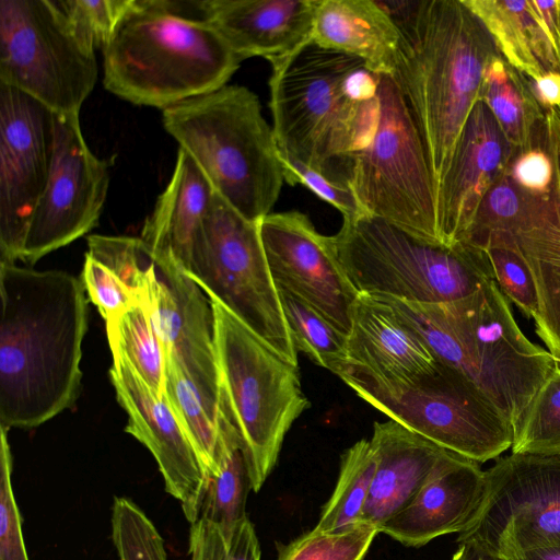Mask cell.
<instances>
[{
	"mask_svg": "<svg viewBox=\"0 0 560 560\" xmlns=\"http://www.w3.org/2000/svg\"><path fill=\"white\" fill-rule=\"evenodd\" d=\"M0 427L43 424L78 398L88 299L61 270L0 262Z\"/></svg>",
	"mask_w": 560,
	"mask_h": 560,
	"instance_id": "6da1fadb",
	"label": "cell"
},
{
	"mask_svg": "<svg viewBox=\"0 0 560 560\" xmlns=\"http://www.w3.org/2000/svg\"><path fill=\"white\" fill-rule=\"evenodd\" d=\"M400 32L392 77L422 140L434 187L498 47L463 0L378 1Z\"/></svg>",
	"mask_w": 560,
	"mask_h": 560,
	"instance_id": "7a4b0ae2",
	"label": "cell"
},
{
	"mask_svg": "<svg viewBox=\"0 0 560 560\" xmlns=\"http://www.w3.org/2000/svg\"><path fill=\"white\" fill-rule=\"evenodd\" d=\"M378 77L363 60L314 42L271 65L269 107L279 151L347 186L349 159L376 121Z\"/></svg>",
	"mask_w": 560,
	"mask_h": 560,
	"instance_id": "3957f363",
	"label": "cell"
},
{
	"mask_svg": "<svg viewBox=\"0 0 560 560\" xmlns=\"http://www.w3.org/2000/svg\"><path fill=\"white\" fill-rule=\"evenodd\" d=\"M376 300L389 304L436 360L469 378L512 428L557 363L522 332L493 279L452 302Z\"/></svg>",
	"mask_w": 560,
	"mask_h": 560,
	"instance_id": "277c9868",
	"label": "cell"
},
{
	"mask_svg": "<svg viewBox=\"0 0 560 560\" xmlns=\"http://www.w3.org/2000/svg\"><path fill=\"white\" fill-rule=\"evenodd\" d=\"M243 60L201 20L172 1L133 0L103 48V84L162 110L226 85Z\"/></svg>",
	"mask_w": 560,
	"mask_h": 560,
	"instance_id": "5b68a950",
	"label": "cell"
},
{
	"mask_svg": "<svg viewBox=\"0 0 560 560\" xmlns=\"http://www.w3.org/2000/svg\"><path fill=\"white\" fill-rule=\"evenodd\" d=\"M162 119L230 206L255 222L271 213L284 173L272 127L253 91L226 84L163 109Z\"/></svg>",
	"mask_w": 560,
	"mask_h": 560,
	"instance_id": "8992f818",
	"label": "cell"
},
{
	"mask_svg": "<svg viewBox=\"0 0 560 560\" xmlns=\"http://www.w3.org/2000/svg\"><path fill=\"white\" fill-rule=\"evenodd\" d=\"M329 240L354 290L370 298L445 303L464 299L493 279L481 248L428 241L363 213L343 218Z\"/></svg>",
	"mask_w": 560,
	"mask_h": 560,
	"instance_id": "52a82bcc",
	"label": "cell"
},
{
	"mask_svg": "<svg viewBox=\"0 0 560 560\" xmlns=\"http://www.w3.org/2000/svg\"><path fill=\"white\" fill-rule=\"evenodd\" d=\"M210 302L220 393L243 440L252 490L258 492L277 464L287 432L310 402L298 366L219 302Z\"/></svg>",
	"mask_w": 560,
	"mask_h": 560,
	"instance_id": "ba28073f",
	"label": "cell"
},
{
	"mask_svg": "<svg viewBox=\"0 0 560 560\" xmlns=\"http://www.w3.org/2000/svg\"><path fill=\"white\" fill-rule=\"evenodd\" d=\"M287 362L298 366L278 289L262 247L259 222L215 191L194 237L185 271Z\"/></svg>",
	"mask_w": 560,
	"mask_h": 560,
	"instance_id": "9c48e42d",
	"label": "cell"
},
{
	"mask_svg": "<svg viewBox=\"0 0 560 560\" xmlns=\"http://www.w3.org/2000/svg\"><path fill=\"white\" fill-rule=\"evenodd\" d=\"M377 97V117L370 137L349 159L347 186L363 214L441 243L427 153L390 74H380Z\"/></svg>",
	"mask_w": 560,
	"mask_h": 560,
	"instance_id": "30bf717a",
	"label": "cell"
},
{
	"mask_svg": "<svg viewBox=\"0 0 560 560\" xmlns=\"http://www.w3.org/2000/svg\"><path fill=\"white\" fill-rule=\"evenodd\" d=\"M94 43L59 0H0V83L79 114L97 80Z\"/></svg>",
	"mask_w": 560,
	"mask_h": 560,
	"instance_id": "8fae6325",
	"label": "cell"
},
{
	"mask_svg": "<svg viewBox=\"0 0 560 560\" xmlns=\"http://www.w3.org/2000/svg\"><path fill=\"white\" fill-rule=\"evenodd\" d=\"M362 399L410 431L477 463L512 446L513 428L485 394L458 370L438 360L411 383L348 384Z\"/></svg>",
	"mask_w": 560,
	"mask_h": 560,
	"instance_id": "7c38bea8",
	"label": "cell"
},
{
	"mask_svg": "<svg viewBox=\"0 0 560 560\" xmlns=\"http://www.w3.org/2000/svg\"><path fill=\"white\" fill-rule=\"evenodd\" d=\"M487 489L457 541L476 540L506 556L560 547V454H511L486 470Z\"/></svg>",
	"mask_w": 560,
	"mask_h": 560,
	"instance_id": "4fadbf2b",
	"label": "cell"
},
{
	"mask_svg": "<svg viewBox=\"0 0 560 560\" xmlns=\"http://www.w3.org/2000/svg\"><path fill=\"white\" fill-rule=\"evenodd\" d=\"M108 185V163L88 147L79 114H55L50 172L27 229L21 261L33 265L95 228Z\"/></svg>",
	"mask_w": 560,
	"mask_h": 560,
	"instance_id": "5bb4252c",
	"label": "cell"
},
{
	"mask_svg": "<svg viewBox=\"0 0 560 560\" xmlns=\"http://www.w3.org/2000/svg\"><path fill=\"white\" fill-rule=\"evenodd\" d=\"M55 114L0 83V262L21 260L34 210L46 187Z\"/></svg>",
	"mask_w": 560,
	"mask_h": 560,
	"instance_id": "9a60e30c",
	"label": "cell"
},
{
	"mask_svg": "<svg viewBox=\"0 0 560 560\" xmlns=\"http://www.w3.org/2000/svg\"><path fill=\"white\" fill-rule=\"evenodd\" d=\"M259 234L273 282L310 305L345 336L358 298L332 249L300 211L271 212Z\"/></svg>",
	"mask_w": 560,
	"mask_h": 560,
	"instance_id": "2e32d148",
	"label": "cell"
},
{
	"mask_svg": "<svg viewBox=\"0 0 560 560\" xmlns=\"http://www.w3.org/2000/svg\"><path fill=\"white\" fill-rule=\"evenodd\" d=\"M154 258L156 279L148 306L167 354L173 357L217 419L220 377L211 302L178 265Z\"/></svg>",
	"mask_w": 560,
	"mask_h": 560,
	"instance_id": "e0dca14e",
	"label": "cell"
},
{
	"mask_svg": "<svg viewBox=\"0 0 560 560\" xmlns=\"http://www.w3.org/2000/svg\"><path fill=\"white\" fill-rule=\"evenodd\" d=\"M109 377L128 415L125 431L151 452L165 491L180 502L186 520L192 524L199 518L206 475L166 396L153 392L121 359H113Z\"/></svg>",
	"mask_w": 560,
	"mask_h": 560,
	"instance_id": "ac0fdd59",
	"label": "cell"
},
{
	"mask_svg": "<svg viewBox=\"0 0 560 560\" xmlns=\"http://www.w3.org/2000/svg\"><path fill=\"white\" fill-rule=\"evenodd\" d=\"M513 151L487 104L477 101L434 187L441 243L459 242L483 197L506 171Z\"/></svg>",
	"mask_w": 560,
	"mask_h": 560,
	"instance_id": "d6986e66",
	"label": "cell"
},
{
	"mask_svg": "<svg viewBox=\"0 0 560 560\" xmlns=\"http://www.w3.org/2000/svg\"><path fill=\"white\" fill-rule=\"evenodd\" d=\"M438 360L419 335L384 301L359 294L352 308L346 361L336 370L347 385H402L430 372Z\"/></svg>",
	"mask_w": 560,
	"mask_h": 560,
	"instance_id": "ffe728a7",
	"label": "cell"
},
{
	"mask_svg": "<svg viewBox=\"0 0 560 560\" xmlns=\"http://www.w3.org/2000/svg\"><path fill=\"white\" fill-rule=\"evenodd\" d=\"M319 0H203L197 5L242 59L262 57L270 65L312 42Z\"/></svg>",
	"mask_w": 560,
	"mask_h": 560,
	"instance_id": "44dd1931",
	"label": "cell"
},
{
	"mask_svg": "<svg viewBox=\"0 0 560 560\" xmlns=\"http://www.w3.org/2000/svg\"><path fill=\"white\" fill-rule=\"evenodd\" d=\"M486 489V471L478 463L448 451L410 504L386 522L380 533L409 547L459 534L476 515Z\"/></svg>",
	"mask_w": 560,
	"mask_h": 560,
	"instance_id": "7402d4cb",
	"label": "cell"
},
{
	"mask_svg": "<svg viewBox=\"0 0 560 560\" xmlns=\"http://www.w3.org/2000/svg\"><path fill=\"white\" fill-rule=\"evenodd\" d=\"M370 441L377 463L360 523L380 532L410 504L448 451L393 420L375 422Z\"/></svg>",
	"mask_w": 560,
	"mask_h": 560,
	"instance_id": "603a6c76",
	"label": "cell"
},
{
	"mask_svg": "<svg viewBox=\"0 0 560 560\" xmlns=\"http://www.w3.org/2000/svg\"><path fill=\"white\" fill-rule=\"evenodd\" d=\"M155 279L154 258L140 237H88L81 280L105 320L147 305Z\"/></svg>",
	"mask_w": 560,
	"mask_h": 560,
	"instance_id": "cb8c5ba5",
	"label": "cell"
},
{
	"mask_svg": "<svg viewBox=\"0 0 560 560\" xmlns=\"http://www.w3.org/2000/svg\"><path fill=\"white\" fill-rule=\"evenodd\" d=\"M214 190L209 179L183 149H178L172 178L147 218L140 240L151 255L188 268L194 237Z\"/></svg>",
	"mask_w": 560,
	"mask_h": 560,
	"instance_id": "d4e9b609",
	"label": "cell"
},
{
	"mask_svg": "<svg viewBox=\"0 0 560 560\" xmlns=\"http://www.w3.org/2000/svg\"><path fill=\"white\" fill-rule=\"evenodd\" d=\"M400 32L374 0H319L312 42L363 60L380 74H392Z\"/></svg>",
	"mask_w": 560,
	"mask_h": 560,
	"instance_id": "484cf974",
	"label": "cell"
},
{
	"mask_svg": "<svg viewBox=\"0 0 560 560\" xmlns=\"http://www.w3.org/2000/svg\"><path fill=\"white\" fill-rule=\"evenodd\" d=\"M492 36L499 52L528 79L560 71L546 25L532 0H463Z\"/></svg>",
	"mask_w": 560,
	"mask_h": 560,
	"instance_id": "4316f807",
	"label": "cell"
},
{
	"mask_svg": "<svg viewBox=\"0 0 560 560\" xmlns=\"http://www.w3.org/2000/svg\"><path fill=\"white\" fill-rule=\"evenodd\" d=\"M217 425V469L206 479L199 517L233 528L247 517L245 505L252 483L242 436L221 393Z\"/></svg>",
	"mask_w": 560,
	"mask_h": 560,
	"instance_id": "83f0119b",
	"label": "cell"
},
{
	"mask_svg": "<svg viewBox=\"0 0 560 560\" xmlns=\"http://www.w3.org/2000/svg\"><path fill=\"white\" fill-rule=\"evenodd\" d=\"M480 100L487 104L514 148L526 144L534 128L546 117L527 78L500 52L492 56L485 67Z\"/></svg>",
	"mask_w": 560,
	"mask_h": 560,
	"instance_id": "f1b7e54d",
	"label": "cell"
},
{
	"mask_svg": "<svg viewBox=\"0 0 560 560\" xmlns=\"http://www.w3.org/2000/svg\"><path fill=\"white\" fill-rule=\"evenodd\" d=\"M113 359H121L156 394L165 396L166 351L148 305L105 320Z\"/></svg>",
	"mask_w": 560,
	"mask_h": 560,
	"instance_id": "f546056e",
	"label": "cell"
},
{
	"mask_svg": "<svg viewBox=\"0 0 560 560\" xmlns=\"http://www.w3.org/2000/svg\"><path fill=\"white\" fill-rule=\"evenodd\" d=\"M376 463L370 440H360L343 453L336 487L324 505L317 530L336 532L360 523Z\"/></svg>",
	"mask_w": 560,
	"mask_h": 560,
	"instance_id": "4dcf8cb0",
	"label": "cell"
},
{
	"mask_svg": "<svg viewBox=\"0 0 560 560\" xmlns=\"http://www.w3.org/2000/svg\"><path fill=\"white\" fill-rule=\"evenodd\" d=\"M165 396L192 444L207 479L217 469V419L208 411L182 366L170 354L166 358Z\"/></svg>",
	"mask_w": 560,
	"mask_h": 560,
	"instance_id": "1f68e13d",
	"label": "cell"
},
{
	"mask_svg": "<svg viewBox=\"0 0 560 560\" xmlns=\"http://www.w3.org/2000/svg\"><path fill=\"white\" fill-rule=\"evenodd\" d=\"M278 293L295 350L335 373L346 361L348 337L292 293Z\"/></svg>",
	"mask_w": 560,
	"mask_h": 560,
	"instance_id": "d6a6232c",
	"label": "cell"
},
{
	"mask_svg": "<svg viewBox=\"0 0 560 560\" xmlns=\"http://www.w3.org/2000/svg\"><path fill=\"white\" fill-rule=\"evenodd\" d=\"M513 454H560V362L513 428Z\"/></svg>",
	"mask_w": 560,
	"mask_h": 560,
	"instance_id": "836d02e7",
	"label": "cell"
},
{
	"mask_svg": "<svg viewBox=\"0 0 560 560\" xmlns=\"http://www.w3.org/2000/svg\"><path fill=\"white\" fill-rule=\"evenodd\" d=\"M465 243L477 246L487 254L493 280L500 291L524 315L535 319L538 314L536 287L512 236L503 231H492Z\"/></svg>",
	"mask_w": 560,
	"mask_h": 560,
	"instance_id": "e575fe53",
	"label": "cell"
},
{
	"mask_svg": "<svg viewBox=\"0 0 560 560\" xmlns=\"http://www.w3.org/2000/svg\"><path fill=\"white\" fill-rule=\"evenodd\" d=\"M378 533L365 523L336 532L314 528L279 548L278 560H363Z\"/></svg>",
	"mask_w": 560,
	"mask_h": 560,
	"instance_id": "d590c367",
	"label": "cell"
},
{
	"mask_svg": "<svg viewBox=\"0 0 560 560\" xmlns=\"http://www.w3.org/2000/svg\"><path fill=\"white\" fill-rule=\"evenodd\" d=\"M112 540L119 560H167L164 539L142 509L126 497H115Z\"/></svg>",
	"mask_w": 560,
	"mask_h": 560,
	"instance_id": "8d00e7d4",
	"label": "cell"
},
{
	"mask_svg": "<svg viewBox=\"0 0 560 560\" xmlns=\"http://www.w3.org/2000/svg\"><path fill=\"white\" fill-rule=\"evenodd\" d=\"M188 555L190 560H260V547L248 517L233 528L199 517L190 524Z\"/></svg>",
	"mask_w": 560,
	"mask_h": 560,
	"instance_id": "74e56055",
	"label": "cell"
},
{
	"mask_svg": "<svg viewBox=\"0 0 560 560\" xmlns=\"http://www.w3.org/2000/svg\"><path fill=\"white\" fill-rule=\"evenodd\" d=\"M0 560H28L22 517L12 487L8 429L0 427Z\"/></svg>",
	"mask_w": 560,
	"mask_h": 560,
	"instance_id": "f35d334b",
	"label": "cell"
},
{
	"mask_svg": "<svg viewBox=\"0 0 560 560\" xmlns=\"http://www.w3.org/2000/svg\"><path fill=\"white\" fill-rule=\"evenodd\" d=\"M78 28L95 45L108 43L133 0H59Z\"/></svg>",
	"mask_w": 560,
	"mask_h": 560,
	"instance_id": "ab89813d",
	"label": "cell"
},
{
	"mask_svg": "<svg viewBox=\"0 0 560 560\" xmlns=\"http://www.w3.org/2000/svg\"><path fill=\"white\" fill-rule=\"evenodd\" d=\"M284 182L294 186L300 184L325 202L335 207L342 218L363 213L352 191L343 185L334 183L322 173L306 164L283 155L280 152Z\"/></svg>",
	"mask_w": 560,
	"mask_h": 560,
	"instance_id": "60d3db41",
	"label": "cell"
},
{
	"mask_svg": "<svg viewBox=\"0 0 560 560\" xmlns=\"http://www.w3.org/2000/svg\"><path fill=\"white\" fill-rule=\"evenodd\" d=\"M533 3L546 25L560 68V0H533Z\"/></svg>",
	"mask_w": 560,
	"mask_h": 560,
	"instance_id": "b9f144b4",
	"label": "cell"
},
{
	"mask_svg": "<svg viewBox=\"0 0 560 560\" xmlns=\"http://www.w3.org/2000/svg\"><path fill=\"white\" fill-rule=\"evenodd\" d=\"M457 542L458 548L451 560H508L476 540L465 539Z\"/></svg>",
	"mask_w": 560,
	"mask_h": 560,
	"instance_id": "7bdbcfd3",
	"label": "cell"
},
{
	"mask_svg": "<svg viewBox=\"0 0 560 560\" xmlns=\"http://www.w3.org/2000/svg\"><path fill=\"white\" fill-rule=\"evenodd\" d=\"M503 557L508 560H560V547H536Z\"/></svg>",
	"mask_w": 560,
	"mask_h": 560,
	"instance_id": "ee69618b",
	"label": "cell"
},
{
	"mask_svg": "<svg viewBox=\"0 0 560 560\" xmlns=\"http://www.w3.org/2000/svg\"><path fill=\"white\" fill-rule=\"evenodd\" d=\"M557 172H558V201H559V215H560V144L557 154Z\"/></svg>",
	"mask_w": 560,
	"mask_h": 560,
	"instance_id": "f6af8a7d",
	"label": "cell"
}]
</instances>
